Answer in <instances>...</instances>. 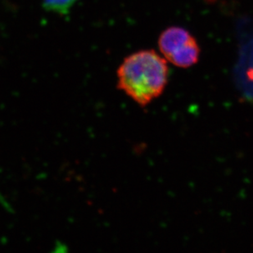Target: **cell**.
<instances>
[{
  "label": "cell",
  "instance_id": "obj_1",
  "mask_svg": "<svg viewBox=\"0 0 253 253\" xmlns=\"http://www.w3.org/2000/svg\"><path fill=\"white\" fill-rule=\"evenodd\" d=\"M168 79V60L153 49L132 53L117 70L118 88L143 108L163 94Z\"/></svg>",
  "mask_w": 253,
  "mask_h": 253
},
{
  "label": "cell",
  "instance_id": "obj_2",
  "mask_svg": "<svg viewBox=\"0 0 253 253\" xmlns=\"http://www.w3.org/2000/svg\"><path fill=\"white\" fill-rule=\"evenodd\" d=\"M158 47L166 59L180 68L193 67L200 57L198 41L183 27L166 29L159 36Z\"/></svg>",
  "mask_w": 253,
  "mask_h": 253
},
{
  "label": "cell",
  "instance_id": "obj_3",
  "mask_svg": "<svg viewBox=\"0 0 253 253\" xmlns=\"http://www.w3.org/2000/svg\"><path fill=\"white\" fill-rule=\"evenodd\" d=\"M77 1L78 0H43V5L47 11L65 15L69 12Z\"/></svg>",
  "mask_w": 253,
  "mask_h": 253
}]
</instances>
